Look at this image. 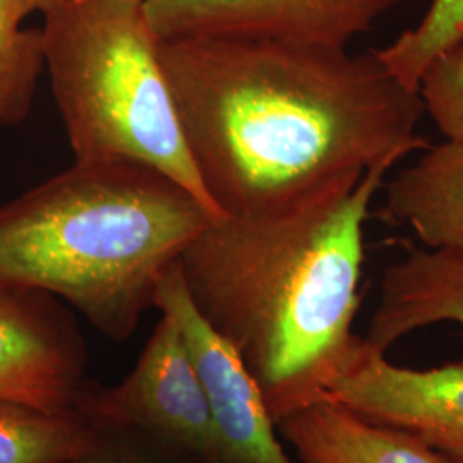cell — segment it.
Segmentation results:
<instances>
[{
    "label": "cell",
    "mask_w": 463,
    "mask_h": 463,
    "mask_svg": "<svg viewBox=\"0 0 463 463\" xmlns=\"http://www.w3.org/2000/svg\"><path fill=\"white\" fill-rule=\"evenodd\" d=\"M184 137L222 216L281 215L352 189L424 149L419 91L347 47L181 38L160 42Z\"/></svg>",
    "instance_id": "1"
},
{
    "label": "cell",
    "mask_w": 463,
    "mask_h": 463,
    "mask_svg": "<svg viewBox=\"0 0 463 463\" xmlns=\"http://www.w3.org/2000/svg\"><path fill=\"white\" fill-rule=\"evenodd\" d=\"M398 162L352 189L271 216H216L177 266L199 315L231 344L281 419L323 402L354 364L371 204Z\"/></svg>",
    "instance_id": "2"
},
{
    "label": "cell",
    "mask_w": 463,
    "mask_h": 463,
    "mask_svg": "<svg viewBox=\"0 0 463 463\" xmlns=\"http://www.w3.org/2000/svg\"><path fill=\"white\" fill-rule=\"evenodd\" d=\"M215 218L156 170L74 162L0 206V288L59 298L122 342L155 307L184 249Z\"/></svg>",
    "instance_id": "3"
},
{
    "label": "cell",
    "mask_w": 463,
    "mask_h": 463,
    "mask_svg": "<svg viewBox=\"0 0 463 463\" xmlns=\"http://www.w3.org/2000/svg\"><path fill=\"white\" fill-rule=\"evenodd\" d=\"M42 16L45 72L74 162L156 170L222 216L193 164L145 0H53Z\"/></svg>",
    "instance_id": "4"
},
{
    "label": "cell",
    "mask_w": 463,
    "mask_h": 463,
    "mask_svg": "<svg viewBox=\"0 0 463 463\" xmlns=\"http://www.w3.org/2000/svg\"><path fill=\"white\" fill-rule=\"evenodd\" d=\"M76 409L97 424L141 432L198 462L222 463L196 367L166 315L160 316L133 371L110 388L86 383Z\"/></svg>",
    "instance_id": "5"
},
{
    "label": "cell",
    "mask_w": 463,
    "mask_h": 463,
    "mask_svg": "<svg viewBox=\"0 0 463 463\" xmlns=\"http://www.w3.org/2000/svg\"><path fill=\"white\" fill-rule=\"evenodd\" d=\"M155 307L172 317L183 335L208 402L222 463H298L248 367L194 307L177 263L160 281Z\"/></svg>",
    "instance_id": "6"
},
{
    "label": "cell",
    "mask_w": 463,
    "mask_h": 463,
    "mask_svg": "<svg viewBox=\"0 0 463 463\" xmlns=\"http://www.w3.org/2000/svg\"><path fill=\"white\" fill-rule=\"evenodd\" d=\"M403 0H145L162 40L242 38L348 43Z\"/></svg>",
    "instance_id": "7"
},
{
    "label": "cell",
    "mask_w": 463,
    "mask_h": 463,
    "mask_svg": "<svg viewBox=\"0 0 463 463\" xmlns=\"http://www.w3.org/2000/svg\"><path fill=\"white\" fill-rule=\"evenodd\" d=\"M84 371L83 335L59 298L0 288V400L72 411Z\"/></svg>",
    "instance_id": "8"
},
{
    "label": "cell",
    "mask_w": 463,
    "mask_h": 463,
    "mask_svg": "<svg viewBox=\"0 0 463 463\" xmlns=\"http://www.w3.org/2000/svg\"><path fill=\"white\" fill-rule=\"evenodd\" d=\"M323 402L426 443L463 439V363L409 369L390 363L384 352L364 340L357 361Z\"/></svg>",
    "instance_id": "9"
},
{
    "label": "cell",
    "mask_w": 463,
    "mask_h": 463,
    "mask_svg": "<svg viewBox=\"0 0 463 463\" xmlns=\"http://www.w3.org/2000/svg\"><path fill=\"white\" fill-rule=\"evenodd\" d=\"M443 323L463 331V250L411 249L384 268L364 340L386 354L415 331Z\"/></svg>",
    "instance_id": "10"
},
{
    "label": "cell",
    "mask_w": 463,
    "mask_h": 463,
    "mask_svg": "<svg viewBox=\"0 0 463 463\" xmlns=\"http://www.w3.org/2000/svg\"><path fill=\"white\" fill-rule=\"evenodd\" d=\"M277 430L300 463H445L419 436L369 422L331 402L287 415Z\"/></svg>",
    "instance_id": "11"
},
{
    "label": "cell",
    "mask_w": 463,
    "mask_h": 463,
    "mask_svg": "<svg viewBox=\"0 0 463 463\" xmlns=\"http://www.w3.org/2000/svg\"><path fill=\"white\" fill-rule=\"evenodd\" d=\"M384 215L428 249L463 250V143L447 139L384 183Z\"/></svg>",
    "instance_id": "12"
},
{
    "label": "cell",
    "mask_w": 463,
    "mask_h": 463,
    "mask_svg": "<svg viewBox=\"0 0 463 463\" xmlns=\"http://www.w3.org/2000/svg\"><path fill=\"white\" fill-rule=\"evenodd\" d=\"M99 436L80 409L53 412L0 400V463H67L95 447Z\"/></svg>",
    "instance_id": "13"
},
{
    "label": "cell",
    "mask_w": 463,
    "mask_h": 463,
    "mask_svg": "<svg viewBox=\"0 0 463 463\" xmlns=\"http://www.w3.org/2000/svg\"><path fill=\"white\" fill-rule=\"evenodd\" d=\"M53 0H0V124L17 126L30 116L45 72L40 28H24L34 13Z\"/></svg>",
    "instance_id": "14"
},
{
    "label": "cell",
    "mask_w": 463,
    "mask_h": 463,
    "mask_svg": "<svg viewBox=\"0 0 463 463\" xmlns=\"http://www.w3.org/2000/svg\"><path fill=\"white\" fill-rule=\"evenodd\" d=\"M462 40L463 0H430L428 13L414 28L374 53L402 83L417 90L430 62Z\"/></svg>",
    "instance_id": "15"
},
{
    "label": "cell",
    "mask_w": 463,
    "mask_h": 463,
    "mask_svg": "<svg viewBox=\"0 0 463 463\" xmlns=\"http://www.w3.org/2000/svg\"><path fill=\"white\" fill-rule=\"evenodd\" d=\"M417 91L441 134L463 143V40L430 62Z\"/></svg>",
    "instance_id": "16"
},
{
    "label": "cell",
    "mask_w": 463,
    "mask_h": 463,
    "mask_svg": "<svg viewBox=\"0 0 463 463\" xmlns=\"http://www.w3.org/2000/svg\"><path fill=\"white\" fill-rule=\"evenodd\" d=\"M97 426L99 436L95 447L67 463H201L141 432Z\"/></svg>",
    "instance_id": "17"
},
{
    "label": "cell",
    "mask_w": 463,
    "mask_h": 463,
    "mask_svg": "<svg viewBox=\"0 0 463 463\" xmlns=\"http://www.w3.org/2000/svg\"><path fill=\"white\" fill-rule=\"evenodd\" d=\"M445 463H463V439H438L430 441Z\"/></svg>",
    "instance_id": "18"
}]
</instances>
